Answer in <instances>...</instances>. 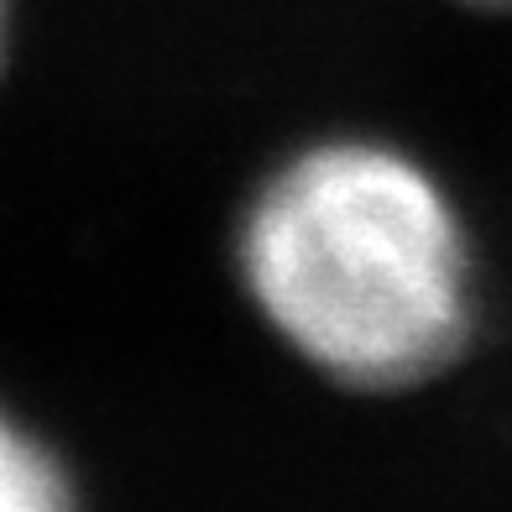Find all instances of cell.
<instances>
[{
  "instance_id": "4",
  "label": "cell",
  "mask_w": 512,
  "mask_h": 512,
  "mask_svg": "<svg viewBox=\"0 0 512 512\" xmlns=\"http://www.w3.org/2000/svg\"><path fill=\"white\" fill-rule=\"evenodd\" d=\"M460 6H476V11H512V0H460Z\"/></svg>"
},
{
  "instance_id": "2",
  "label": "cell",
  "mask_w": 512,
  "mask_h": 512,
  "mask_svg": "<svg viewBox=\"0 0 512 512\" xmlns=\"http://www.w3.org/2000/svg\"><path fill=\"white\" fill-rule=\"evenodd\" d=\"M0 512H79V486L63 455L6 403H0Z\"/></svg>"
},
{
  "instance_id": "3",
  "label": "cell",
  "mask_w": 512,
  "mask_h": 512,
  "mask_svg": "<svg viewBox=\"0 0 512 512\" xmlns=\"http://www.w3.org/2000/svg\"><path fill=\"white\" fill-rule=\"evenodd\" d=\"M11 21H16V0H0V74H6V58H11Z\"/></svg>"
},
{
  "instance_id": "1",
  "label": "cell",
  "mask_w": 512,
  "mask_h": 512,
  "mask_svg": "<svg viewBox=\"0 0 512 512\" xmlns=\"http://www.w3.org/2000/svg\"><path fill=\"white\" fill-rule=\"evenodd\" d=\"M236 272L267 330L335 387H424L476 330L455 199L377 136H324L277 162L241 215Z\"/></svg>"
}]
</instances>
